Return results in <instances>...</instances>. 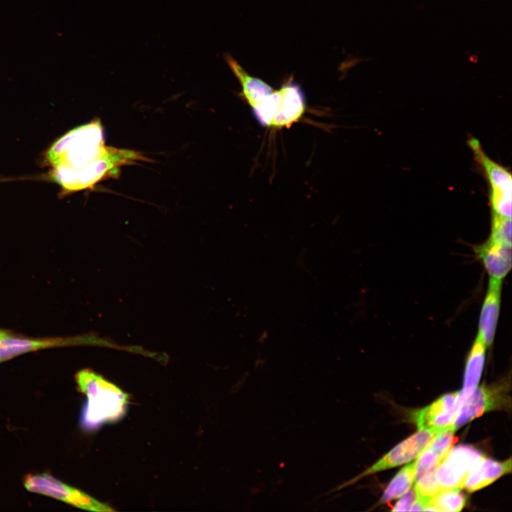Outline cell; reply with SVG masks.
Returning a JSON list of instances; mask_svg holds the SVG:
<instances>
[{
    "instance_id": "1",
    "label": "cell",
    "mask_w": 512,
    "mask_h": 512,
    "mask_svg": "<svg viewBox=\"0 0 512 512\" xmlns=\"http://www.w3.org/2000/svg\"><path fill=\"white\" fill-rule=\"evenodd\" d=\"M44 161L49 177L69 194L91 188L114 176L119 167L147 161L141 153L106 146L99 120L78 127L56 139L46 151Z\"/></svg>"
},
{
    "instance_id": "2",
    "label": "cell",
    "mask_w": 512,
    "mask_h": 512,
    "mask_svg": "<svg viewBox=\"0 0 512 512\" xmlns=\"http://www.w3.org/2000/svg\"><path fill=\"white\" fill-rule=\"evenodd\" d=\"M75 380L87 397L80 415V425L85 430H96L125 415L128 397L116 385L89 369L80 370Z\"/></svg>"
},
{
    "instance_id": "3",
    "label": "cell",
    "mask_w": 512,
    "mask_h": 512,
    "mask_svg": "<svg viewBox=\"0 0 512 512\" xmlns=\"http://www.w3.org/2000/svg\"><path fill=\"white\" fill-rule=\"evenodd\" d=\"M306 110L304 93L291 77L278 90L252 108L257 122L263 127L289 129L298 122Z\"/></svg>"
},
{
    "instance_id": "4",
    "label": "cell",
    "mask_w": 512,
    "mask_h": 512,
    "mask_svg": "<svg viewBox=\"0 0 512 512\" xmlns=\"http://www.w3.org/2000/svg\"><path fill=\"white\" fill-rule=\"evenodd\" d=\"M468 145L475 160L481 166L489 186L491 215L511 218L512 178L511 172L491 159L479 141L471 137Z\"/></svg>"
},
{
    "instance_id": "5",
    "label": "cell",
    "mask_w": 512,
    "mask_h": 512,
    "mask_svg": "<svg viewBox=\"0 0 512 512\" xmlns=\"http://www.w3.org/2000/svg\"><path fill=\"white\" fill-rule=\"evenodd\" d=\"M23 484L29 491L55 498L82 509L100 512L113 511L108 505L46 473L28 474Z\"/></svg>"
},
{
    "instance_id": "6",
    "label": "cell",
    "mask_w": 512,
    "mask_h": 512,
    "mask_svg": "<svg viewBox=\"0 0 512 512\" xmlns=\"http://www.w3.org/2000/svg\"><path fill=\"white\" fill-rule=\"evenodd\" d=\"M436 434L427 430H418L417 432L396 445L366 470L346 482L338 485L329 491V493L341 490L356 483L366 476L407 463L416 459L428 446Z\"/></svg>"
},
{
    "instance_id": "7",
    "label": "cell",
    "mask_w": 512,
    "mask_h": 512,
    "mask_svg": "<svg viewBox=\"0 0 512 512\" xmlns=\"http://www.w3.org/2000/svg\"><path fill=\"white\" fill-rule=\"evenodd\" d=\"M482 456L478 449L471 446L451 447L435 470V476L442 491L464 488L470 468Z\"/></svg>"
},
{
    "instance_id": "8",
    "label": "cell",
    "mask_w": 512,
    "mask_h": 512,
    "mask_svg": "<svg viewBox=\"0 0 512 512\" xmlns=\"http://www.w3.org/2000/svg\"><path fill=\"white\" fill-rule=\"evenodd\" d=\"M97 343L98 340L90 335L30 338L16 336L8 331L0 337V362L38 350Z\"/></svg>"
},
{
    "instance_id": "9",
    "label": "cell",
    "mask_w": 512,
    "mask_h": 512,
    "mask_svg": "<svg viewBox=\"0 0 512 512\" xmlns=\"http://www.w3.org/2000/svg\"><path fill=\"white\" fill-rule=\"evenodd\" d=\"M506 388L501 383L476 388L461 405L452 426L457 430L486 412L507 408L511 402Z\"/></svg>"
},
{
    "instance_id": "10",
    "label": "cell",
    "mask_w": 512,
    "mask_h": 512,
    "mask_svg": "<svg viewBox=\"0 0 512 512\" xmlns=\"http://www.w3.org/2000/svg\"><path fill=\"white\" fill-rule=\"evenodd\" d=\"M459 392L447 393L425 407L415 411L412 419L418 430H427L434 433L452 425L462 405Z\"/></svg>"
},
{
    "instance_id": "11",
    "label": "cell",
    "mask_w": 512,
    "mask_h": 512,
    "mask_svg": "<svg viewBox=\"0 0 512 512\" xmlns=\"http://www.w3.org/2000/svg\"><path fill=\"white\" fill-rule=\"evenodd\" d=\"M474 251L481 260L489 278L502 280L511 269V244L488 239L475 247Z\"/></svg>"
},
{
    "instance_id": "12",
    "label": "cell",
    "mask_w": 512,
    "mask_h": 512,
    "mask_svg": "<svg viewBox=\"0 0 512 512\" xmlns=\"http://www.w3.org/2000/svg\"><path fill=\"white\" fill-rule=\"evenodd\" d=\"M501 281L489 278L480 312L478 335L486 347L492 344L496 334L501 306Z\"/></svg>"
},
{
    "instance_id": "13",
    "label": "cell",
    "mask_w": 512,
    "mask_h": 512,
    "mask_svg": "<svg viewBox=\"0 0 512 512\" xmlns=\"http://www.w3.org/2000/svg\"><path fill=\"white\" fill-rule=\"evenodd\" d=\"M511 471V458L501 462L483 455L470 468L464 488L469 492H474L492 484Z\"/></svg>"
},
{
    "instance_id": "14",
    "label": "cell",
    "mask_w": 512,
    "mask_h": 512,
    "mask_svg": "<svg viewBox=\"0 0 512 512\" xmlns=\"http://www.w3.org/2000/svg\"><path fill=\"white\" fill-rule=\"evenodd\" d=\"M225 59L239 81L241 86V97L251 109L274 91V88L263 80L247 73L230 54H225Z\"/></svg>"
},
{
    "instance_id": "15",
    "label": "cell",
    "mask_w": 512,
    "mask_h": 512,
    "mask_svg": "<svg viewBox=\"0 0 512 512\" xmlns=\"http://www.w3.org/2000/svg\"><path fill=\"white\" fill-rule=\"evenodd\" d=\"M456 430L449 426L437 432L425 450L416 458L415 479L424 471L437 466L454 442Z\"/></svg>"
},
{
    "instance_id": "16",
    "label": "cell",
    "mask_w": 512,
    "mask_h": 512,
    "mask_svg": "<svg viewBox=\"0 0 512 512\" xmlns=\"http://www.w3.org/2000/svg\"><path fill=\"white\" fill-rule=\"evenodd\" d=\"M486 348L477 334L467 357L463 388L459 394L462 405L477 387L484 365Z\"/></svg>"
},
{
    "instance_id": "17",
    "label": "cell",
    "mask_w": 512,
    "mask_h": 512,
    "mask_svg": "<svg viewBox=\"0 0 512 512\" xmlns=\"http://www.w3.org/2000/svg\"><path fill=\"white\" fill-rule=\"evenodd\" d=\"M460 489H444L439 491L427 503L424 511L457 512L466 503L465 496Z\"/></svg>"
},
{
    "instance_id": "18",
    "label": "cell",
    "mask_w": 512,
    "mask_h": 512,
    "mask_svg": "<svg viewBox=\"0 0 512 512\" xmlns=\"http://www.w3.org/2000/svg\"><path fill=\"white\" fill-rule=\"evenodd\" d=\"M416 459L402 467L389 483L380 499L385 503L400 497L415 481Z\"/></svg>"
},
{
    "instance_id": "19",
    "label": "cell",
    "mask_w": 512,
    "mask_h": 512,
    "mask_svg": "<svg viewBox=\"0 0 512 512\" xmlns=\"http://www.w3.org/2000/svg\"><path fill=\"white\" fill-rule=\"evenodd\" d=\"M437 467H432L424 471L415 479L414 485L417 496L430 501L437 494L442 491L435 476Z\"/></svg>"
},
{
    "instance_id": "20",
    "label": "cell",
    "mask_w": 512,
    "mask_h": 512,
    "mask_svg": "<svg viewBox=\"0 0 512 512\" xmlns=\"http://www.w3.org/2000/svg\"><path fill=\"white\" fill-rule=\"evenodd\" d=\"M511 218L491 215V230L489 239L511 244Z\"/></svg>"
},
{
    "instance_id": "21",
    "label": "cell",
    "mask_w": 512,
    "mask_h": 512,
    "mask_svg": "<svg viewBox=\"0 0 512 512\" xmlns=\"http://www.w3.org/2000/svg\"><path fill=\"white\" fill-rule=\"evenodd\" d=\"M401 496V498L396 503L392 511H410V509L417 498V494L414 486Z\"/></svg>"
},
{
    "instance_id": "22",
    "label": "cell",
    "mask_w": 512,
    "mask_h": 512,
    "mask_svg": "<svg viewBox=\"0 0 512 512\" xmlns=\"http://www.w3.org/2000/svg\"><path fill=\"white\" fill-rule=\"evenodd\" d=\"M7 331H6V330H4V329H0V337L2 336L3 335H4L5 334H6Z\"/></svg>"
}]
</instances>
